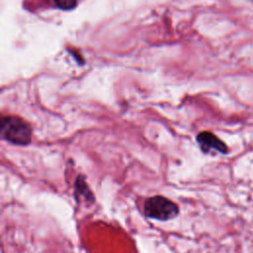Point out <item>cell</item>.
Returning <instances> with one entry per match:
<instances>
[{
	"label": "cell",
	"mask_w": 253,
	"mask_h": 253,
	"mask_svg": "<svg viewBox=\"0 0 253 253\" xmlns=\"http://www.w3.org/2000/svg\"><path fill=\"white\" fill-rule=\"evenodd\" d=\"M1 139L15 145L25 146L32 141V129L21 118L15 116L4 117L0 129Z\"/></svg>",
	"instance_id": "obj_1"
},
{
	"label": "cell",
	"mask_w": 253,
	"mask_h": 253,
	"mask_svg": "<svg viewBox=\"0 0 253 253\" xmlns=\"http://www.w3.org/2000/svg\"><path fill=\"white\" fill-rule=\"evenodd\" d=\"M75 194L83 197L88 202L92 203L94 201V196L86 184L84 177L82 176H78L75 181Z\"/></svg>",
	"instance_id": "obj_4"
},
{
	"label": "cell",
	"mask_w": 253,
	"mask_h": 253,
	"mask_svg": "<svg viewBox=\"0 0 253 253\" xmlns=\"http://www.w3.org/2000/svg\"><path fill=\"white\" fill-rule=\"evenodd\" d=\"M197 142L203 151L208 152L210 149L217 150L220 153H226L227 147L225 144L220 141L217 136L210 132H202L197 137Z\"/></svg>",
	"instance_id": "obj_3"
},
{
	"label": "cell",
	"mask_w": 253,
	"mask_h": 253,
	"mask_svg": "<svg viewBox=\"0 0 253 253\" xmlns=\"http://www.w3.org/2000/svg\"><path fill=\"white\" fill-rule=\"evenodd\" d=\"M54 1L57 7L64 10H71L77 4V0H54Z\"/></svg>",
	"instance_id": "obj_5"
},
{
	"label": "cell",
	"mask_w": 253,
	"mask_h": 253,
	"mask_svg": "<svg viewBox=\"0 0 253 253\" xmlns=\"http://www.w3.org/2000/svg\"><path fill=\"white\" fill-rule=\"evenodd\" d=\"M144 212L148 218L164 221L175 218L179 215V208L163 196H154L145 201Z\"/></svg>",
	"instance_id": "obj_2"
}]
</instances>
